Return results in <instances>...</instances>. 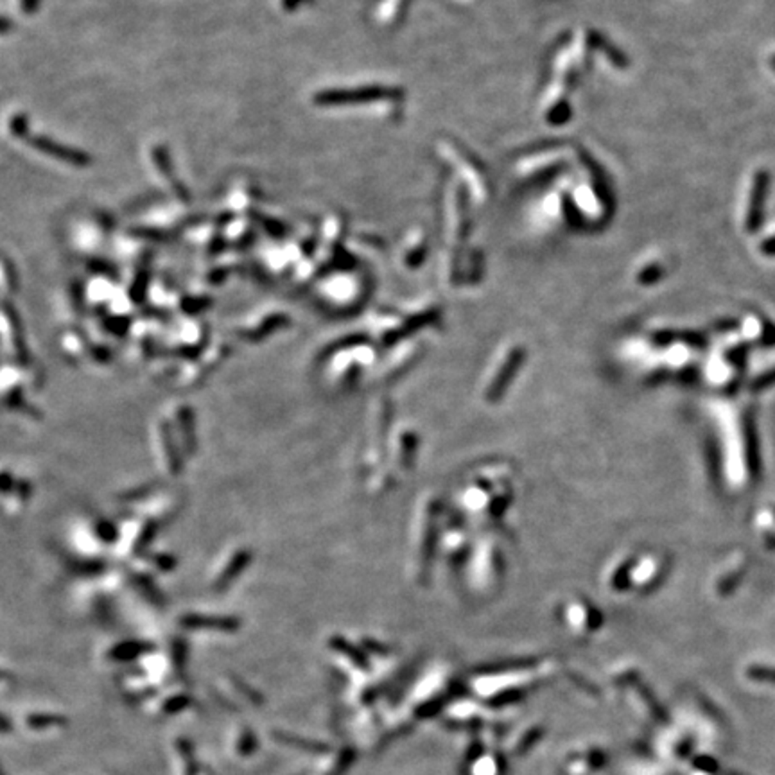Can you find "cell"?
I'll return each mask as SVG.
<instances>
[{
    "instance_id": "cell-1",
    "label": "cell",
    "mask_w": 775,
    "mask_h": 775,
    "mask_svg": "<svg viewBox=\"0 0 775 775\" xmlns=\"http://www.w3.org/2000/svg\"><path fill=\"white\" fill-rule=\"evenodd\" d=\"M768 190H770V172L767 169H759L755 172L754 181H752L748 210H746L745 228L748 234H755L762 227V223H765Z\"/></svg>"
},
{
    "instance_id": "cell-2",
    "label": "cell",
    "mask_w": 775,
    "mask_h": 775,
    "mask_svg": "<svg viewBox=\"0 0 775 775\" xmlns=\"http://www.w3.org/2000/svg\"><path fill=\"white\" fill-rule=\"evenodd\" d=\"M26 140L29 142L31 147L52 156V158L61 160L65 164L76 165V167H86V165L92 164V156L90 155L80 151V149L61 146V144L54 142L52 139H47V137H27Z\"/></svg>"
},
{
    "instance_id": "cell-3",
    "label": "cell",
    "mask_w": 775,
    "mask_h": 775,
    "mask_svg": "<svg viewBox=\"0 0 775 775\" xmlns=\"http://www.w3.org/2000/svg\"><path fill=\"white\" fill-rule=\"evenodd\" d=\"M745 454L746 463H748L750 478L758 479L761 472V460H759V445L758 435H755V426L752 415H745Z\"/></svg>"
},
{
    "instance_id": "cell-4",
    "label": "cell",
    "mask_w": 775,
    "mask_h": 775,
    "mask_svg": "<svg viewBox=\"0 0 775 775\" xmlns=\"http://www.w3.org/2000/svg\"><path fill=\"white\" fill-rule=\"evenodd\" d=\"M153 158H155L156 167L164 172V176L167 178V180L171 181L172 185H174V190H176L178 197H180V200H183L185 203L189 202V193H187V189H183V185H181L180 181L176 180V178H174V169H172L171 158H169L167 151H165V147H155V149H153Z\"/></svg>"
},
{
    "instance_id": "cell-5",
    "label": "cell",
    "mask_w": 775,
    "mask_h": 775,
    "mask_svg": "<svg viewBox=\"0 0 775 775\" xmlns=\"http://www.w3.org/2000/svg\"><path fill=\"white\" fill-rule=\"evenodd\" d=\"M67 723L63 716H56V714H33L27 718V725L33 727L36 730L49 729V727H61Z\"/></svg>"
},
{
    "instance_id": "cell-6",
    "label": "cell",
    "mask_w": 775,
    "mask_h": 775,
    "mask_svg": "<svg viewBox=\"0 0 775 775\" xmlns=\"http://www.w3.org/2000/svg\"><path fill=\"white\" fill-rule=\"evenodd\" d=\"M746 677L755 682L775 684V668L770 666H750L746 670Z\"/></svg>"
},
{
    "instance_id": "cell-7",
    "label": "cell",
    "mask_w": 775,
    "mask_h": 775,
    "mask_svg": "<svg viewBox=\"0 0 775 775\" xmlns=\"http://www.w3.org/2000/svg\"><path fill=\"white\" fill-rule=\"evenodd\" d=\"M9 130H11V133L15 135V137H20V139H27L29 137V121H27L26 115H15L11 121H9Z\"/></svg>"
},
{
    "instance_id": "cell-8",
    "label": "cell",
    "mask_w": 775,
    "mask_h": 775,
    "mask_svg": "<svg viewBox=\"0 0 775 775\" xmlns=\"http://www.w3.org/2000/svg\"><path fill=\"white\" fill-rule=\"evenodd\" d=\"M772 384H775V368L770 370V372L762 373V375H759L758 379H754L752 381V384H750V391H762L767 390V388H770Z\"/></svg>"
},
{
    "instance_id": "cell-9",
    "label": "cell",
    "mask_w": 775,
    "mask_h": 775,
    "mask_svg": "<svg viewBox=\"0 0 775 775\" xmlns=\"http://www.w3.org/2000/svg\"><path fill=\"white\" fill-rule=\"evenodd\" d=\"M684 340L691 345V347L700 348V350H702V348H705V343H707V338H705L704 334H700V332H695V331L686 332V334H684Z\"/></svg>"
},
{
    "instance_id": "cell-10",
    "label": "cell",
    "mask_w": 775,
    "mask_h": 775,
    "mask_svg": "<svg viewBox=\"0 0 775 775\" xmlns=\"http://www.w3.org/2000/svg\"><path fill=\"white\" fill-rule=\"evenodd\" d=\"M253 748H255V739H253V736L250 734V730H246V732H243V737H241L239 742V752L243 755H248L252 754Z\"/></svg>"
},
{
    "instance_id": "cell-11",
    "label": "cell",
    "mask_w": 775,
    "mask_h": 775,
    "mask_svg": "<svg viewBox=\"0 0 775 775\" xmlns=\"http://www.w3.org/2000/svg\"><path fill=\"white\" fill-rule=\"evenodd\" d=\"M739 327V322L737 319H732V318H723V319H718L716 323H714V329L720 332H730L734 331V329Z\"/></svg>"
},
{
    "instance_id": "cell-12",
    "label": "cell",
    "mask_w": 775,
    "mask_h": 775,
    "mask_svg": "<svg viewBox=\"0 0 775 775\" xmlns=\"http://www.w3.org/2000/svg\"><path fill=\"white\" fill-rule=\"evenodd\" d=\"M661 275H662V269L657 268V266H654V268H648L642 271L641 282H654L657 280V278H661Z\"/></svg>"
},
{
    "instance_id": "cell-13",
    "label": "cell",
    "mask_w": 775,
    "mask_h": 775,
    "mask_svg": "<svg viewBox=\"0 0 775 775\" xmlns=\"http://www.w3.org/2000/svg\"><path fill=\"white\" fill-rule=\"evenodd\" d=\"M695 765L698 768H702V770H707V772H716L718 770V765L712 759L709 758H698L695 761Z\"/></svg>"
},
{
    "instance_id": "cell-14",
    "label": "cell",
    "mask_w": 775,
    "mask_h": 775,
    "mask_svg": "<svg viewBox=\"0 0 775 775\" xmlns=\"http://www.w3.org/2000/svg\"><path fill=\"white\" fill-rule=\"evenodd\" d=\"M761 252L768 257H775V235L768 237L761 243Z\"/></svg>"
},
{
    "instance_id": "cell-15",
    "label": "cell",
    "mask_w": 775,
    "mask_h": 775,
    "mask_svg": "<svg viewBox=\"0 0 775 775\" xmlns=\"http://www.w3.org/2000/svg\"><path fill=\"white\" fill-rule=\"evenodd\" d=\"M762 341L767 343V347H772V343H775V325L767 323V331L762 334Z\"/></svg>"
},
{
    "instance_id": "cell-16",
    "label": "cell",
    "mask_w": 775,
    "mask_h": 775,
    "mask_svg": "<svg viewBox=\"0 0 775 775\" xmlns=\"http://www.w3.org/2000/svg\"><path fill=\"white\" fill-rule=\"evenodd\" d=\"M40 0H22V11L26 15H33L38 9Z\"/></svg>"
},
{
    "instance_id": "cell-17",
    "label": "cell",
    "mask_w": 775,
    "mask_h": 775,
    "mask_svg": "<svg viewBox=\"0 0 775 775\" xmlns=\"http://www.w3.org/2000/svg\"><path fill=\"white\" fill-rule=\"evenodd\" d=\"M183 707H187V700L178 698V700H172V702H169L167 707H165V711L176 712V711H180V709H183Z\"/></svg>"
},
{
    "instance_id": "cell-18",
    "label": "cell",
    "mask_w": 775,
    "mask_h": 775,
    "mask_svg": "<svg viewBox=\"0 0 775 775\" xmlns=\"http://www.w3.org/2000/svg\"><path fill=\"white\" fill-rule=\"evenodd\" d=\"M11 29H13V24H11V20H8V18H4V17H0V34L11 33Z\"/></svg>"
},
{
    "instance_id": "cell-19",
    "label": "cell",
    "mask_w": 775,
    "mask_h": 775,
    "mask_svg": "<svg viewBox=\"0 0 775 775\" xmlns=\"http://www.w3.org/2000/svg\"><path fill=\"white\" fill-rule=\"evenodd\" d=\"M9 730H11V723H9L8 720H6L2 714H0V732L2 734H8Z\"/></svg>"
},
{
    "instance_id": "cell-20",
    "label": "cell",
    "mask_w": 775,
    "mask_h": 775,
    "mask_svg": "<svg viewBox=\"0 0 775 775\" xmlns=\"http://www.w3.org/2000/svg\"><path fill=\"white\" fill-rule=\"evenodd\" d=\"M770 65H772V68H774V70H775V54H774V56H772V59H770Z\"/></svg>"
},
{
    "instance_id": "cell-21",
    "label": "cell",
    "mask_w": 775,
    "mask_h": 775,
    "mask_svg": "<svg viewBox=\"0 0 775 775\" xmlns=\"http://www.w3.org/2000/svg\"><path fill=\"white\" fill-rule=\"evenodd\" d=\"M0 679H2V673H0Z\"/></svg>"
}]
</instances>
